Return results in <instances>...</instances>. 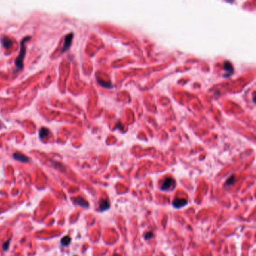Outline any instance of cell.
Wrapping results in <instances>:
<instances>
[{
	"mask_svg": "<svg viewBox=\"0 0 256 256\" xmlns=\"http://www.w3.org/2000/svg\"><path fill=\"white\" fill-rule=\"evenodd\" d=\"M1 43L5 48H10L13 45V41L8 36H3L1 39Z\"/></svg>",
	"mask_w": 256,
	"mask_h": 256,
	"instance_id": "cell-8",
	"label": "cell"
},
{
	"mask_svg": "<svg viewBox=\"0 0 256 256\" xmlns=\"http://www.w3.org/2000/svg\"><path fill=\"white\" fill-rule=\"evenodd\" d=\"M72 200H73L74 204H78L80 207H89L88 201H86V200H85L83 197L78 196V197H76V198H73Z\"/></svg>",
	"mask_w": 256,
	"mask_h": 256,
	"instance_id": "cell-4",
	"label": "cell"
},
{
	"mask_svg": "<svg viewBox=\"0 0 256 256\" xmlns=\"http://www.w3.org/2000/svg\"><path fill=\"white\" fill-rule=\"evenodd\" d=\"M71 238H70L68 236H65L64 237H62V239L61 240V245L62 247H67L69 245V243L71 242Z\"/></svg>",
	"mask_w": 256,
	"mask_h": 256,
	"instance_id": "cell-11",
	"label": "cell"
},
{
	"mask_svg": "<svg viewBox=\"0 0 256 256\" xmlns=\"http://www.w3.org/2000/svg\"><path fill=\"white\" fill-rule=\"evenodd\" d=\"M13 158H14L15 160L20 161V162H29V157H27L26 155L21 153H18H18H14V155H13Z\"/></svg>",
	"mask_w": 256,
	"mask_h": 256,
	"instance_id": "cell-6",
	"label": "cell"
},
{
	"mask_svg": "<svg viewBox=\"0 0 256 256\" xmlns=\"http://www.w3.org/2000/svg\"><path fill=\"white\" fill-rule=\"evenodd\" d=\"M224 69L225 70V72L227 73H228V77L231 75L233 73V66L231 64V62H228V61L225 62V63H224Z\"/></svg>",
	"mask_w": 256,
	"mask_h": 256,
	"instance_id": "cell-9",
	"label": "cell"
},
{
	"mask_svg": "<svg viewBox=\"0 0 256 256\" xmlns=\"http://www.w3.org/2000/svg\"><path fill=\"white\" fill-rule=\"evenodd\" d=\"M110 208V203L105 198H102L99 201V211L104 212Z\"/></svg>",
	"mask_w": 256,
	"mask_h": 256,
	"instance_id": "cell-7",
	"label": "cell"
},
{
	"mask_svg": "<svg viewBox=\"0 0 256 256\" xmlns=\"http://www.w3.org/2000/svg\"><path fill=\"white\" fill-rule=\"evenodd\" d=\"M31 39L30 36H27V37H25L24 39H23L21 41H20V51L19 55L15 59V66L16 67L18 68V69H22L23 66V59L25 57L26 54V47L25 44L26 42L29 40Z\"/></svg>",
	"mask_w": 256,
	"mask_h": 256,
	"instance_id": "cell-1",
	"label": "cell"
},
{
	"mask_svg": "<svg viewBox=\"0 0 256 256\" xmlns=\"http://www.w3.org/2000/svg\"><path fill=\"white\" fill-rule=\"evenodd\" d=\"M49 133H50V132H49L48 128L43 127L39 131V137H40L41 139H44V138H45L48 135Z\"/></svg>",
	"mask_w": 256,
	"mask_h": 256,
	"instance_id": "cell-10",
	"label": "cell"
},
{
	"mask_svg": "<svg viewBox=\"0 0 256 256\" xmlns=\"http://www.w3.org/2000/svg\"><path fill=\"white\" fill-rule=\"evenodd\" d=\"M188 204V201L185 198H175L172 204L175 208H181Z\"/></svg>",
	"mask_w": 256,
	"mask_h": 256,
	"instance_id": "cell-5",
	"label": "cell"
},
{
	"mask_svg": "<svg viewBox=\"0 0 256 256\" xmlns=\"http://www.w3.org/2000/svg\"><path fill=\"white\" fill-rule=\"evenodd\" d=\"M114 256H120V255H115Z\"/></svg>",
	"mask_w": 256,
	"mask_h": 256,
	"instance_id": "cell-16",
	"label": "cell"
},
{
	"mask_svg": "<svg viewBox=\"0 0 256 256\" xmlns=\"http://www.w3.org/2000/svg\"><path fill=\"white\" fill-rule=\"evenodd\" d=\"M98 82H99V84H100L101 86H104V87H107V88H111V86H108L107 84V83H105V82L101 80H99L98 79ZM109 85H111V84H109Z\"/></svg>",
	"mask_w": 256,
	"mask_h": 256,
	"instance_id": "cell-13",
	"label": "cell"
},
{
	"mask_svg": "<svg viewBox=\"0 0 256 256\" xmlns=\"http://www.w3.org/2000/svg\"><path fill=\"white\" fill-rule=\"evenodd\" d=\"M10 241H11V240H8V241H6V242H5L4 243H3V246H2V249H3V250L4 251H6V250H8V247H9V246H10Z\"/></svg>",
	"mask_w": 256,
	"mask_h": 256,
	"instance_id": "cell-14",
	"label": "cell"
},
{
	"mask_svg": "<svg viewBox=\"0 0 256 256\" xmlns=\"http://www.w3.org/2000/svg\"><path fill=\"white\" fill-rule=\"evenodd\" d=\"M153 237V232H151V231H148V232L146 233L145 235H144V237H145L146 240L152 238Z\"/></svg>",
	"mask_w": 256,
	"mask_h": 256,
	"instance_id": "cell-15",
	"label": "cell"
},
{
	"mask_svg": "<svg viewBox=\"0 0 256 256\" xmlns=\"http://www.w3.org/2000/svg\"><path fill=\"white\" fill-rule=\"evenodd\" d=\"M234 182H235V177L233 175V176H231V177H230L228 179V180L226 181L225 184L227 185V186H231V185L234 184Z\"/></svg>",
	"mask_w": 256,
	"mask_h": 256,
	"instance_id": "cell-12",
	"label": "cell"
},
{
	"mask_svg": "<svg viewBox=\"0 0 256 256\" xmlns=\"http://www.w3.org/2000/svg\"><path fill=\"white\" fill-rule=\"evenodd\" d=\"M73 33H69L68 35H66L64 39V43H63V45H62V53L66 52V51H68V48L70 47V46L72 45V39H73Z\"/></svg>",
	"mask_w": 256,
	"mask_h": 256,
	"instance_id": "cell-2",
	"label": "cell"
},
{
	"mask_svg": "<svg viewBox=\"0 0 256 256\" xmlns=\"http://www.w3.org/2000/svg\"><path fill=\"white\" fill-rule=\"evenodd\" d=\"M74 256H76V255H74Z\"/></svg>",
	"mask_w": 256,
	"mask_h": 256,
	"instance_id": "cell-17",
	"label": "cell"
},
{
	"mask_svg": "<svg viewBox=\"0 0 256 256\" xmlns=\"http://www.w3.org/2000/svg\"><path fill=\"white\" fill-rule=\"evenodd\" d=\"M174 184V179L171 178V177H167L163 181L162 184L161 186V190H168L169 188L172 186V185Z\"/></svg>",
	"mask_w": 256,
	"mask_h": 256,
	"instance_id": "cell-3",
	"label": "cell"
}]
</instances>
